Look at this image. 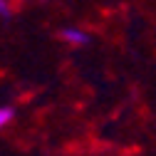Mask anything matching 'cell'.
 Here are the masks:
<instances>
[{
  "label": "cell",
  "mask_w": 156,
  "mask_h": 156,
  "mask_svg": "<svg viewBox=\"0 0 156 156\" xmlns=\"http://www.w3.org/2000/svg\"><path fill=\"white\" fill-rule=\"evenodd\" d=\"M62 40L80 47V45H87V42H89V35L82 32V30H77V27H65V30H62Z\"/></svg>",
  "instance_id": "1"
},
{
  "label": "cell",
  "mask_w": 156,
  "mask_h": 156,
  "mask_svg": "<svg viewBox=\"0 0 156 156\" xmlns=\"http://www.w3.org/2000/svg\"><path fill=\"white\" fill-rule=\"evenodd\" d=\"M12 119H15V109L12 107H0V131H3Z\"/></svg>",
  "instance_id": "2"
},
{
  "label": "cell",
  "mask_w": 156,
  "mask_h": 156,
  "mask_svg": "<svg viewBox=\"0 0 156 156\" xmlns=\"http://www.w3.org/2000/svg\"><path fill=\"white\" fill-rule=\"evenodd\" d=\"M12 10H10V3L8 0H0V17H10Z\"/></svg>",
  "instance_id": "3"
}]
</instances>
